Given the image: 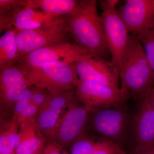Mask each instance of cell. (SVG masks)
Listing matches in <instances>:
<instances>
[{
  "mask_svg": "<svg viewBox=\"0 0 154 154\" xmlns=\"http://www.w3.org/2000/svg\"><path fill=\"white\" fill-rule=\"evenodd\" d=\"M154 110V86L146 94L145 96Z\"/></svg>",
  "mask_w": 154,
  "mask_h": 154,
  "instance_id": "28",
  "label": "cell"
},
{
  "mask_svg": "<svg viewBox=\"0 0 154 154\" xmlns=\"http://www.w3.org/2000/svg\"><path fill=\"white\" fill-rule=\"evenodd\" d=\"M11 154H14V152H13V153Z\"/></svg>",
  "mask_w": 154,
  "mask_h": 154,
  "instance_id": "32",
  "label": "cell"
},
{
  "mask_svg": "<svg viewBox=\"0 0 154 154\" xmlns=\"http://www.w3.org/2000/svg\"><path fill=\"white\" fill-rule=\"evenodd\" d=\"M17 30L9 28L0 38V70L15 65L21 58L17 40Z\"/></svg>",
  "mask_w": 154,
  "mask_h": 154,
  "instance_id": "17",
  "label": "cell"
},
{
  "mask_svg": "<svg viewBox=\"0 0 154 154\" xmlns=\"http://www.w3.org/2000/svg\"><path fill=\"white\" fill-rule=\"evenodd\" d=\"M79 4L75 0H27L26 7L64 17L73 12Z\"/></svg>",
  "mask_w": 154,
  "mask_h": 154,
  "instance_id": "18",
  "label": "cell"
},
{
  "mask_svg": "<svg viewBox=\"0 0 154 154\" xmlns=\"http://www.w3.org/2000/svg\"><path fill=\"white\" fill-rule=\"evenodd\" d=\"M122 91L139 101L154 86V76L137 35L130 33L119 71Z\"/></svg>",
  "mask_w": 154,
  "mask_h": 154,
  "instance_id": "2",
  "label": "cell"
},
{
  "mask_svg": "<svg viewBox=\"0 0 154 154\" xmlns=\"http://www.w3.org/2000/svg\"><path fill=\"white\" fill-rule=\"evenodd\" d=\"M121 106L91 110L88 125L97 138L111 141L122 148V145L131 140L132 117Z\"/></svg>",
  "mask_w": 154,
  "mask_h": 154,
  "instance_id": "3",
  "label": "cell"
},
{
  "mask_svg": "<svg viewBox=\"0 0 154 154\" xmlns=\"http://www.w3.org/2000/svg\"><path fill=\"white\" fill-rule=\"evenodd\" d=\"M32 86L27 77L16 66L0 70V105L1 113L14 110L19 96Z\"/></svg>",
  "mask_w": 154,
  "mask_h": 154,
  "instance_id": "13",
  "label": "cell"
},
{
  "mask_svg": "<svg viewBox=\"0 0 154 154\" xmlns=\"http://www.w3.org/2000/svg\"><path fill=\"white\" fill-rule=\"evenodd\" d=\"M19 68L32 85L46 89L49 93L72 90L79 83L75 63L56 62L37 67Z\"/></svg>",
  "mask_w": 154,
  "mask_h": 154,
  "instance_id": "4",
  "label": "cell"
},
{
  "mask_svg": "<svg viewBox=\"0 0 154 154\" xmlns=\"http://www.w3.org/2000/svg\"><path fill=\"white\" fill-rule=\"evenodd\" d=\"M138 102L131 125L133 154L143 153L154 149V110L146 96Z\"/></svg>",
  "mask_w": 154,
  "mask_h": 154,
  "instance_id": "11",
  "label": "cell"
},
{
  "mask_svg": "<svg viewBox=\"0 0 154 154\" xmlns=\"http://www.w3.org/2000/svg\"><path fill=\"white\" fill-rule=\"evenodd\" d=\"M49 92L44 88L35 87L32 88L31 102L39 108L48 98Z\"/></svg>",
  "mask_w": 154,
  "mask_h": 154,
  "instance_id": "26",
  "label": "cell"
},
{
  "mask_svg": "<svg viewBox=\"0 0 154 154\" xmlns=\"http://www.w3.org/2000/svg\"><path fill=\"white\" fill-rule=\"evenodd\" d=\"M90 110L77 97L58 122L49 140L64 148L70 146L86 132Z\"/></svg>",
  "mask_w": 154,
  "mask_h": 154,
  "instance_id": "6",
  "label": "cell"
},
{
  "mask_svg": "<svg viewBox=\"0 0 154 154\" xmlns=\"http://www.w3.org/2000/svg\"><path fill=\"white\" fill-rule=\"evenodd\" d=\"M8 14L10 28L13 27L18 31L46 27L54 24L63 17L28 7L9 11Z\"/></svg>",
  "mask_w": 154,
  "mask_h": 154,
  "instance_id": "15",
  "label": "cell"
},
{
  "mask_svg": "<svg viewBox=\"0 0 154 154\" xmlns=\"http://www.w3.org/2000/svg\"><path fill=\"white\" fill-rule=\"evenodd\" d=\"M75 94L79 101L90 111L99 107L120 106L128 99L120 88L82 79H79Z\"/></svg>",
  "mask_w": 154,
  "mask_h": 154,
  "instance_id": "9",
  "label": "cell"
},
{
  "mask_svg": "<svg viewBox=\"0 0 154 154\" xmlns=\"http://www.w3.org/2000/svg\"><path fill=\"white\" fill-rule=\"evenodd\" d=\"M27 7V0H0V15Z\"/></svg>",
  "mask_w": 154,
  "mask_h": 154,
  "instance_id": "25",
  "label": "cell"
},
{
  "mask_svg": "<svg viewBox=\"0 0 154 154\" xmlns=\"http://www.w3.org/2000/svg\"><path fill=\"white\" fill-rule=\"evenodd\" d=\"M89 54L75 43L63 42L34 51L21 57L15 65L19 68H28L56 62L74 64Z\"/></svg>",
  "mask_w": 154,
  "mask_h": 154,
  "instance_id": "8",
  "label": "cell"
},
{
  "mask_svg": "<svg viewBox=\"0 0 154 154\" xmlns=\"http://www.w3.org/2000/svg\"><path fill=\"white\" fill-rule=\"evenodd\" d=\"M76 98L75 91H56L49 93L46 102L38 108L36 124L38 130L49 140L58 122L69 105Z\"/></svg>",
  "mask_w": 154,
  "mask_h": 154,
  "instance_id": "10",
  "label": "cell"
},
{
  "mask_svg": "<svg viewBox=\"0 0 154 154\" xmlns=\"http://www.w3.org/2000/svg\"><path fill=\"white\" fill-rule=\"evenodd\" d=\"M30 88L26 89L17 99L14 105L11 120L16 122V119L19 114L30 103L32 88Z\"/></svg>",
  "mask_w": 154,
  "mask_h": 154,
  "instance_id": "22",
  "label": "cell"
},
{
  "mask_svg": "<svg viewBox=\"0 0 154 154\" xmlns=\"http://www.w3.org/2000/svg\"><path fill=\"white\" fill-rule=\"evenodd\" d=\"M99 2L102 9L101 17L110 50L111 61L119 72L130 33L116 8L119 1L102 0Z\"/></svg>",
  "mask_w": 154,
  "mask_h": 154,
  "instance_id": "5",
  "label": "cell"
},
{
  "mask_svg": "<svg viewBox=\"0 0 154 154\" xmlns=\"http://www.w3.org/2000/svg\"><path fill=\"white\" fill-rule=\"evenodd\" d=\"M116 11L129 33L137 35L154 19V0H127Z\"/></svg>",
  "mask_w": 154,
  "mask_h": 154,
  "instance_id": "14",
  "label": "cell"
},
{
  "mask_svg": "<svg viewBox=\"0 0 154 154\" xmlns=\"http://www.w3.org/2000/svg\"><path fill=\"white\" fill-rule=\"evenodd\" d=\"M105 140L100 138L96 140L85 133L72 145L70 154H91L99 148Z\"/></svg>",
  "mask_w": 154,
  "mask_h": 154,
  "instance_id": "20",
  "label": "cell"
},
{
  "mask_svg": "<svg viewBox=\"0 0 154 154\" xmlns=\"http://www.w3.org/2000/svg\"><path fill=\"white\" fill-rule=\"evenodd\" d=\"M0 133V154H11L20 142L19 125L12 120L2 121Z\"/></svg>",
  "mask_w": 154,
  "mask_h": 154,
  "instance_id": "19",
  "label": "cell"
},
{
  "mask_svg": "<svg viewBox=\"0 0 154 154\" xmlns=\"http://www.w3.org/2000/svg\"><path fill=\"white\" fill-rule=\"evenodd\" d=\"M140 154H154V149L151 150Z\"/></svg>",
  "mask_w": 154,
  "mask_h": 154,
  "instance_id": "30",
  "label": "cell"
},
{
  "mask_svg": "<svg viewBox=\"0 0 154 154\" xmlns=\"http://www.w3.org/2000/svg\"><path fill=\"white\" fill-rule=\"evenodd\" d=\"M68 33L64 17L46 27L17 31V42L21 58L39 48L66 42Z\"/></svg>",
  "mask_w": 154,
  "mask_h": 154,
  "instance_id": "7",
  "label": "cell"
},
{
  "mask_svg": "<svg viewBox=\"0 0 154 154\" xmlns=\"http://www.w3.org/2000/svg\"><path fill=\"white\" fill-rule=\"evenodd\" d=\"M137 35L143 45L147 59L154 76V31L147 28Z\"/></svg>",
  "mask_w": 154,
  "mask_h": 154,
  "instance_id": "21",
  "label": "cell"
},
{
  "mask_svg": "<svg viewBox=\"0 0 154 154\" xmlns=\"http://www.w3.org/2000/svg\"><path fill=\"white\" fill-rule=\"evenodd\" d=\"M79 79L119 89V72L111 61L89 54L75 63Z\"/></svg>",
  "mask_w": 154,
  "mask_h": 154,
  "instance_id": "12",
  "label": "cell"
},
{
  "mask_svg": "<svg viewBox=\"0 0 154 154\" xmlns=\"http://www.w3.org/2000/svg\"><path fill=\"white\" fill-rule=\"evenodd\" d=\"M97 5L95 0L79 1L76 9L64 17L76 45L88 53L110 61V50Z\"/></svg>",
  "mask_w": 154,
  "mask_h": 154,
  "instance_id": "1",
  "label": "cell"
},
{
  "mask_svg": "<svg viewBox=\"0 0 154 154\" xmlns=\"http://www.w3.org/2000/svg\"><path fill=\"white\" fill-rule=\"evenodd\" d=\"M42 154H69L63 148L54 142L48 141L42 150Z\"/></svg>",
  "mask_w": 154,
  "mask_h": 154,
  "instance_id": "27",
  "label": "cell"
},
{
  "mask_svg": "<svg viewBox=\"0 0 154 154\" xmlns=\"http://www.w3.org/2000/svg\"><path fill=\"white\" fill-rule=\"evenodd\" d=\"M38 107L30 102V103L18 116L16 119L19 126L21 124L36 120Z\"/></svg>",
  "mask_w": 154,
  "mask_h": 154,
  "instance_id": "23",
  "label": "cell"
},
{
  "mask_svg": "<svg viewBox=\"0 0 154 154\" xmlns=\"http://www.w3.org/2000/svg\"><path fill=\"white\" fill-rule=\"evenodd\" d=\"M149 28V29H152V30H153L154 31V19L152 21V22H151L150 24L149 25L148 28Z\"/></svg>",
  "mask_w": 154,
  "mask_h": 154,
  "instance_id": "29",
  "label": "cell"
},
{
  "mask_svg": "<svg viewBox=\"0 0 154 154\" xmlns=\"http://www.w3.org/2000/svg\"><path fill=\"white\" fill-rule=\"evenodd\" d=\"M20 142L14 154H33L42 150L47 141L36 126V120L19 126Z\"/></svg>",
  "mask_w": 154,
  "mask_h": 154,
  "instance_id": "16",
  "label": "cell"
},
{
  "mask_svg": "<svg viewBox=\"0 0 154 154\" xmlns=\"http://www.w3.org/2000/svg\"><path fill=\"white\" fill-rule=\"evenodd\" d=\"M42 150L36 152L34 153L33 154H42Z\"/></svg>",
  "mask_w": 154,
  "mask_h": 154,
  "instance_id": "31",
  "label": "cell"
},
{
  "mask_svg": "<svg viewBox=\"0 0 154 154\" xmlns=\"http://www.w3.org/2000/svg\"><path fill=\"white\" fill-rule=\"evenodd\" d=\"M91 154H128L120 146L111 141L105 140L102 145Z\"/></svg>",
  "mask_w": 154,
  "mask_h": 154,
  "instance_id": "24",
  "label": "cell"
}]
</instances>
